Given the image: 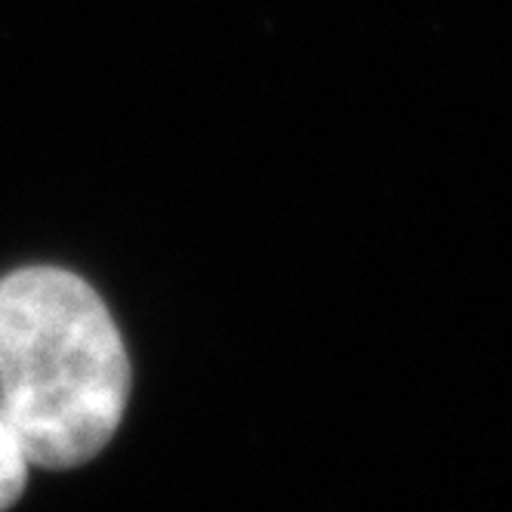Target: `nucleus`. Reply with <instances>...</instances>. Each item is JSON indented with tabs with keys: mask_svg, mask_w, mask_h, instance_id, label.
I'll use <instances>...</instances> for the list:
<instances>
[{
	"mask_svg": "<svg viewBox=\"0 0 512 512\" xmlns=\"http://www.w3.org/2000/svg\"><path fill=\"white\" fill-rule=\"evenodd\" d=\"M130 358L96 290L56 266L0 278V411L28 466L75 469L115 438Z\"/></svg>",
	"mask_w": 512,
	"mask_h": 512,
	"instance_id": "obj_1",
	"label": "nucleus"
},
{
	"mask_svg": "<svg viewBox=\"0 0 512 512\" xmlns=\"http://www.w3.org/2000/svg\"><path fill=\"white\" fill-rule=\"evenodd\" d=\"M25 479H28V460L4 411H0V509H7L19 500V494L25 491Z\"/></svg>",
	"mask_w": 512,
	"mask_h": 512,
	"instance_id": "obj_2",
	"label": "nucleus"
}]
</instances>
